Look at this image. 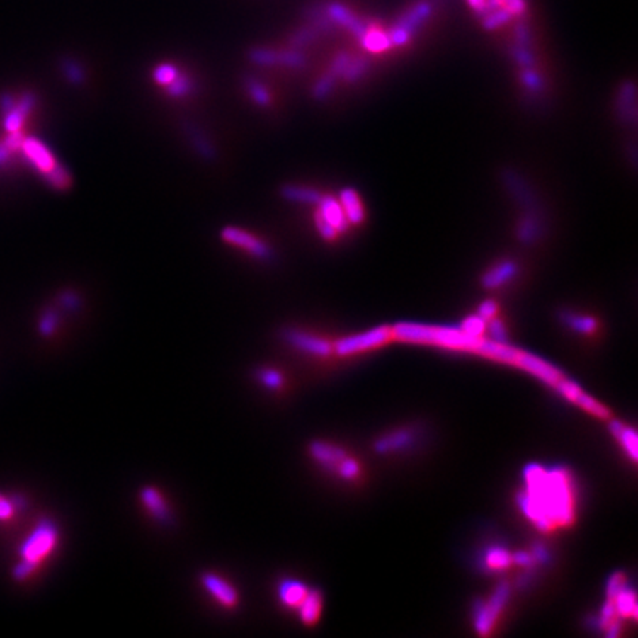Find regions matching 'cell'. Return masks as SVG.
Wrapping results in <instances>:
<instances>
[{
	"label": "cell",
	"instance_id": "d6986e66",
	"mask_svg": "<svg viewBox=\"0 0 638 638\" xmlns=\"http://www.w3.org/2000/svg\"><path fill=\"white\" fill-rule=\"evenodd\" d=\"M544 232L542 222L540 215H529L522 219L519 227V239L523 244H533L537 239L541 238Z\"/></svg>",
	"mask_w": 638,
	"mask_h": 638
},
{
	"label": "cell",
	"instance_id": "4fadbf2b",
	"mask_svg": "<svg viewBox=\"0 0 638 638\" xmlns=\"http://www.w3.org/2000/svg\"><path fill=\"white\" fill-rule=\"evenodd\" d=\"M223 238H225L228 243L243 247L244 250L250 251L251 254H254L257 257H269V254H270L269 249L262 243L261 239H257L241 229L227 228L225 231H223Z\"/></svg>",
	"mask_w": 638,
	"mask_h": 638
},
{
	"label": "cell",
	"instance_id": "83f0119b",
	"mask_svg": "<svg viewBox=\"0 0 638 638\" xmlns=\"http://www.w3.org/2000/svg\"><path fill=\"white\" fill-rule=\"evenodd\" d=\"M511 556L501 547H494L486 553V566L491 569H504L510 564Z\"/></svg>",
	"mask_w": 638,
	"mask_h": 638
},
{
	"label": "cell",
	"instance_id": "7bdbcfd3",
	"mask_svg": "<svg viewBox=\"0 0 638 638\" xmlns=\"http://www.w3.org/2000/svg\"><path fill=\"white\" fill-rule=\"evenodd\" d=\"M513 560L520 566H529L533 562V557H532V554H528V553H515L513 556Z\"/></svg>",
	"mask_w": 638,
	"mask_h": 638
},
{
	"label": "cell",
	"instance_id": "603a6c76",
	"mask_svg": "<svg viewBox=\"0 0 638 638\" xmlns=\"http://www.w3.org/2000/svg\"><path fill=\"white\" fill-rule=\"evenodd\" d=\"M612 600L615 603L616 613L627 616V617L637 616V601H635L634 591L627 590L624 587Z\"/></svg>",
	"mask_w": 638,
	"mask_h": 638
},
{
	"label": "cell",
	"instance_id": "52a82bcc",
	"mask_svg": "<svg viewBox=\"0 0 638 638\" xmlns=\"http://www.w3.org/2000/svg\"><path fill=\"white\" fill-rule=\"evenodd\" d=\"M284 338L292 348L314 356H329L333 352V344L330 341L303 331L288 330L285 331Z\"/></svg>",
	"mask_w": 638,
	"mask_h": 638
},
{
	"label": "cell",
	"instance_id": "ba28073f",
	"mask_svg": "<svg viewBox=\"0 0 638 638\" xmlns=\"http://www.w3.org/2000/svg\"><path fill=\"white\" fill-rule=\"evenodd\" d=\"M503 181L506 182L513 197L522 204V207L529 215H540V204L535 195H533L528 183L519 175L514 173L513 170H506Z\"/></svg>",
	"mask_w": 638,
	"mask_h": 638
},
{
	"label": "cell",
	"instance_id": "e0dca14e",
	"mask_svg": "<svg viewBox=\"0 0 638 638\" xmlns=\"http://www.w3.org/2000/svg\"><path fill=\"white\" fill-rule=\"evenodd\" d=\"M517 273V263L511 261H504L494 266L485 277H484V287L485 288H496L501 287L504 283L513 280Z\"/></svg>",
	"mask_w": 638,
	"mask_h": 638
},
{
	"label": "cell",
	"instance_id": "4dcf8cb0",
	"mask_svg": "<svg viewBox=\"0 0 638 638\" xmlns=\"http://www.w3.org/2000/svg\"><path fill=\"white\" fill-rule=\"evenodd\" d=\"M522 81L530 92L538 93L544 88L541 76L535 70H529V68H525V72L522 74Z\"/></svg>",
	"mask_w": 638,
	"mask_h": 638
},
{
	"label": "cell",
	"instance_id": "484cf974",
	"mask_svg": "<svg viewBox=\"0 0 638 638\" xmlns=\"http://www.w3.org/2000/svg\"><path fill=\"white\" fill-rule=\"evenodd\" d=\"M362 43L364 46L371 50V52H382L387 47H390L392 42H390V36L387 34L378 31V30H367L364 34H362Z\"/></svg>",
	"mask_w": 638,
	"mask_h": 638
},
{
	"label": "cell",
	"instance_id": "30bf717a",
	"mask_svg": "<svg viewBox=\"0 0 638 638\" xmlns=\"http://www.w3.org/2000/svg\"><path fill=\"white\" fill-rule=\"evenodd\" d=\"M141 503L147 513L160 523H167L171 519V511L164 495L154 486H144L139 494Z\"/></svg>",
	"mask_w": 638,
	"mask_h": 638
},
{
	"label": "cell",
	"instance_id": "7a4b0ae2",
	"mask_svg": "<svg viewBox=\"0 0 638 638\" xmlns=\"http://www.w3.org/2000/svg\"><path fill=\"white\" fill-rule=\"evenodd\" d=\"M59 542V529L49 520H42L24 540L20 548L21 562L13 569V578L24 581L55 551Z\"/></svg>",
	"mask_w": 638,
	"mask_h": 638
},
{
	"label": "cell",
	"instance_id": "44dd1931",
	"mask_svg": "<svg viewBox=\"0 0 638 638\" xmlns=\"http://www.w3.org/2000/svg\"><path fill=\"white\" fill-rule=\"evenodd\" d=\"M560 319L567 325L571 326L572 330L578 331V333H583V334H590L593 331H596L597 329V321L591 317H585V315H578L574 312H562L560 314Z\"/></svg>",
	"mask_w": 638,
	"mask_h": 638
},
{
	"label": "cell",
	"instance_id": "8d00e7d4",
	"mask_svg": "<svg viewBox=\"0 0 638 638\" xmlns=\"http://www.w3.org/2000/svg\"><path fill=\"white\" fill-rule=\"evenodd\" d=\"M615 615H616L615 603H613V600L608 598L606 605L603 606V609H601V615H600V622H598V625H600L601 628H606L609 624L613 622Z\"/></svg>",
	"mask_w": 638,
	"mask_h": 638
},
{
	"label": "cell",
	"instance_id": "6da1fadb",
	"mask_svg": "<svg viewBox=\"0 0 638 638\" xmlns=\"http://www.w3.org/2000/svg\"><path fill=\"white\" fill-rule=\"evenodd\" d=\"M526 492L519 495L523 514L541 530L563 526L574 520L571 479L564 470H545L530 464L525 470Z\"/></svg>",
	"mask_w": 638,
	"mask_h": 638
},
{
	"label": "cell",
	"instance_id": "f546056e",
	"mask_svg": "<svg viewBox=\"0 0 638 638\" xmlns=\"http://www.w3.org/2000/svg\"><path fill=\"white\" fill-rule=\"evenodd\" d=\"M359 470L360 469H359L358 461L353 458H349V457L343 458V461L337 465V469H336L338 476L346 480H353L359 474Z\"/></svg>",
	"mask_w": 638,
	"mask_h": 638
},
{
	"label": "cell",
	"instance_id": "7402d4cb",
	"mask_svg": "<svg viewBox=\"0 0 638 638\" xmlns=\"http://www.w3.org/2000/svg\"><path fill=\"white\" fill-rule=\"evenodd\" d=\"M610 430L612 433L622 442L624 448L627 450V452L631 455V458L635 461L637 460V435L632 428L622 426L619 421H613L610 424Z\"/></svg>",
	"mask_w": 638,
	"mask_h": 638
},
{
	"label": "cell",
	"instance_id": "f6af8a7d",
	"mask_svg": "<svg viewBox=\"0 0 638 638\" xmlns=\"http://www.w3.org/2000/svg\"><path fill=\"white\" fill-rule=\"evenodd\" d=\"M488 0H469V4L472 5V8L477 12V13H484L488 11Z\"/></svg>",
	"mask_w": 638,
	"mask_h": 638
},
{
	"label": "cell",
	"instance_id": "5bb4252c",
	"mask_svg": "<svg viewBox=\"0 0 638 638\" xmlns=\"http://www.w3.org/2000/svg\"><path fill=\"white\" fill-rule=\"evenodd\" d=\"M299 610V617L302 622L307 627L315 625L319 617H321V610H322V596L318 590H310L307 596L304 597V600L300 603V606L297 608Z\"/></svg>",
	"mask_w": 638,
	"mask_h": 638
},
{
	"label": "cell",
	"instance_id": "b9f144b4",
	"mask_svg": "<svg viewBox=\"0 0 638 638\" xmlns=\"http://www.w3.org/2000/svg\"><path fill=\"white\" fill-rule=\"evenodd\" d=\"M532 557L538 560V562H547L548 560V551L545 549L544 545H535L532 551Z\"/></svg>",
	"mask_w": 638,
	"mask_h": 638
},
{
	"label": "cell",
	"instance_id": "e575fe53",
	"mask_svg": "<svg viewBox=\"0 0 638 638\" xmlns=\"http://www.w3.org/2000/svg\"><path fill=\"white\" fill-rule=\"evenodd\" d=\"M15 504L12 499L0 494V522H9L15 515Z\"/></svg>",
	"mask_w": 638,
	"mask_h": 638
},
{
	"label": "cell",
	"instance_id": "d6a6232c",
	"mask_svg": "<svg viewBox=\"0 0 638 638\" xmlns=\"http://www.w3.org/2000/svg\"><path fill=\"white\" fill-rule=\"evenodd\" d=\"M367 68H368V64L364 59H359V61H356L352 65L349 62L348 68H346V70H344V77H346V80H349V81H356L358 79H360L362 76L365 74Z\"/></svg>",
	"mask_w": 638,
	"mask_h": 638
},
{
	"label": "cell",
	"instance_id": "277c9868",
	"mask_svg": "<svg viewBox=\"0 0 638 638\" xmlns=\"http://www.w3.org/2000/svg\"><path fill=\"white\" fill-rule=\"evenodd\" d=\"M508 594V583L501 582L486 603L479 601L474 606V628L480 635H488L492 631L496 617L506 606Z\"/></svg>",
	"mask_w": 638,
	"mask_h": 638
},
{
	"label": "cell",
	"instance_id": "7c38bea8",
	"mask_svg": "<svg viewBox=\"0 0 638 638\" xmlns=\"http://www.w3.org/2000/svg\"><path fill=\"white\" fill-rule=\"evenodd\" d=\"M277 591H278L280 601L285 608L297 609L300 606V603L307 596L309 587L304 582H302L299 579L285 578V579H281V582L278 583Z\"/></svg>",
	"mask_w": 638,
	"mask_h": 638
},
{
	"label": "cell",
	"instance_id": "ab89813d",
	"mask_svg": "<svg viewBox=\"0 0 638 638\" xmlns=\"http://www.w3.org/2000/svg\"><path fill=\"white\" fill-rule=\"evenodd\" d=\"M496 310H498V304L492 300H486L480 304L479 315L484 319H491L496 315Z\"/></svg>",
	"mask_w": 638,
	"mask_h": 638
},
{
	"label": "cell",
	"instance_id": "9c48e42d",
	"mask_svg": "<svg viewBox=\"0 0 638 638\" xmlns=\"http://www.w3.org/2000/svg\"><path fill=\"white\" fill-rule=\"evenodd\" d=\"M34 106H36V96L33 93H25L18 102H15L4 114V129L6 133L21 132L24 122L33 111Z\"/></svg>",
	"mask_w": 638,
	"mask_h": 638
},
{
	"label": "cell",
	"instance_id": "60d3db41",
	"mask_svg": "<svg viewBox=\"0 0 638 638\" xmlns=\"http://www.w3.org/2000/svg\"><path fill=\"white\" fill-rule=\"evenodd\" d=\"M155 77H157V80L161 83H170L175 79V72L171 70L170 67H163L157 73H155Z\"/></svg>",
	"mask_w": 638,
	"mask_h": 638
},
{
	"label": "cell",
	"instance_id": "74e56055",
	"mask_svg": "<svg viewBox=\"0 0 638 638\" xmlns=\"http://www.w3.org/2000/svg\"><path fill=\"white\" fill-rule=\"evenodd\" d=\"M315 222H317V227H318L319 234H321L325 239H334V238L337 237V231H336V229L330 225V223L326 222L319 213H317Z\"/></svg>",
	"mask_w": 638,
	"mask_h": 638
},
{
	"label": "cell",
	"instance_id": "ee69618b",
	"mask_svg": "<svg viewBox=\"0 0 638 638\" xmlns=\"http://www.w3.org/2000/svg\"><path fill=\"white\" fill-rule=\"evenodd\" d=\"M13 103H15V101H13V98L9 93L0 95V108H2L4 114L13 106Z\"/></svg>",
	"mask_w": 638,
	"mask_h": 638
},
{
	"label": "cell",
	"instance_id": "f35d334b",
	"mask_svg": "<svg viewBox=\"0 0 638 638\" xmlns=\"http://www.w3.org/2000/svg\"><path fill=\"white\" fill-rule=\"evenodd\" d=\"M624 588V576L620 575V574H615L610 579H609V582H608V585H606V594H608V598H613L620 590Z\"/></svg>",
	"mask_w": 638,
	"mask_h": 638
},
{
	"label": "cell",
	"instance_id": "8992f818",
	"mask_svg": "<svg viewBox=\"0 0 638 638\" xmlns=\"http://www.w3.org/2000/svg\"><path fill=\"white\" fill-rule=\"evenodd\" d=\"M20 151H23L25 159L36 167L42 175H45V178L50 173V171H54L58 167L55 157L52 155L49 148L42 141L36 139V137H24Z\"/></svg>",
	"mask_w": 638,
	"mask_h": 638
},
{
	"label": "cell",
	"instance_id": "5b68a950",
	"mask_svg": "<svg viewBox=\"0 0 638 638\" xmlns=\"http://www.w3.org/2000/svg\"><path fill=\"white\" fill-rule=\"evenodd\" d=\"M201 585L205 593L210 594L217 605L225 609H234L238 606L239 596L234 585L225 578L213 572H205L201 575Z\"/></svg>",
	"mask_w": 638,
	"mask_h": 638
},
{
	"label": "cell",
	"instance_id": "9a60e30c",
	"mask_svg": "<svg viewBox=\"0 0 638 638\" xmlns=\"http://www.w3.org/2000/svg\"><path fill=\"white\" fill-rule=\"evenodd\" d=\"M635 84L628 81L619 89L617 113L625 123H634L637 117V95Z\"/></svg>",
	"mask_w": 638,
	"mask_h": 638
},
{
	"label": "cell",
	"instance_id": "ac0fdd59",
	"mask_svg": "<svg viewBox=\"0 0 638 638\" xmlns=\"http://www.w3.org/2000/svg\"><path fill=\"white\" fill-rule=\"evenodd\" d=\"M340 200H341L340 201L341 209L348 220L355 223V225H358V223L364 220V217H365L364 207H362V203L353 189H343Z\"/></svg>",
	"mask_w": 638,
	"mask_h": 638
},
{
	"label": "cell",
	"instance_id": "f1b7e54d",
	"mask_svg": "<svg viewBox=\"0 0 638 638\" xmlns=\"http://www.w3.org/2000/svg\"><path fill=\"white\" fill-rule=\"evenodd\" d=\"M460 329L465 334H469V336L482 337V334H484L485 330H486V319H484L480 315L470 317L467 319H464V322L461 324Z\"/></svg>",
	"mask_w": 638,
	"mask_h": 638
},
{
	"label": "cell",
	"instance_id": "836d02e7",
	"mask_svg": "<svg viewBox=\"0 0 638 638\" xmlns=\"http://www.w3.org/2000/svg\"><path fill=\"white\" fill-rule=\"evenodd\" d=\"M489 334L492 337L494 341L498 343H507V331L506 326L503 324V321H499L498 318H491V324H489Z\"/></svg>",
	"mask_w": 638,
	"mask_h": 638
},
{
	"label": "cell",
	"instance_id": "2e32d148",
	"mask_svg": "<svg viewBox=\"0 0 638 638\" xmlns=\"http://www.w3.org/2000/svg\"><path fill=\"white\" fill-rule=\"evenodd\" d=\"M319 205V215L330 223V225L338 232L346 228V216H344V212L341 209V204L338 201H336L334 198L330 197H324L321 198V201L318 203Z\"/></svg>",
	"mask_w": 638,
	"mask_h": 638
},
{
	"label": "cell",
	"instance_id": "1f68e13d",
	"mask_svg": "<svg viewBox=\"0 0 638 638\" xmlns=\"http://www.w3.org/2000/svg\"><path fill=\"white\" fill-rule=\"evenodd\" d=\"M489 2L499 8V11H504L510 15L513 13H522L525 9L523 0H489Z\"/></svg>",
	"mask_w": 638,
	"mask_h": 638
},
{
	"label": "cell",
	"instance_id": "d590c367",
	"mask_svg": "<svg viewBox=\"0 0 638 638\" xmlns=\"http://www.w3.org/2000/svg\"><path fill=\"white\" fill-rule=\"evenodd\" d=\"M57 324H58L57 315H55L54 312H46V314L42 317L40 322H39L40 334H43V336H50L52 333L55 331Z\"/></svg>",
	"mask_w": 638,
	"mask_h": 638
},
{
	"label": "cell",
	"instance_id": "4316f807",
	"mask_svg": "<svg viewBox=\"0 0 638 638\" xmlns=\"http://www.w3.org/2000/svg\"><path fill=\"white\" fill-rule=\"evenodd\" d=\"M285 197L290 200L295 201H302V203H314L318 204L322 198V195L315 191V189L310 188H300V186H292V188H285L284 191Z\"/></svg>",
	"mask_w": 638,
	"mask_h": 638
},
{
	"label": "cell",
	"instance_id": "3957f363",
	"mask_svg": "<svg viewBox=\"0 0 638 638\" xmlns=\"http://www.w3.org/2000/svg\"><path fill=\"white\" fill-rule=\"evenodd\" d=\"M392 338L393 333L390 326H377V329H372L370 331L338 340L336 346H333V351L340 356L356 355L364 351L383 346V344H386Z\"/></svg>",
	"mask_w": 638,
	"mask_h": 638
},
{
	"label": "cell",
	"instance_id": "ffe728a7",
	"mask_svg": "<svg viewBox=\"0 0 638 638\" xmlns=\"http://www.w3.org/2000/svg\"><path fill=\"white\" fill-rule=\"evenodd\" d=\"M412 440V435L406 430H398V432H393L384 438H382L375 443V450L377 452H392V451H398L402 450V448L408 446Z\"/></svg>",
	"mask_w": 638,
	"mask_h": 638
},
{
	"label": "cell",
	"instance_id": "cb8c5ba5",
	"mask_svg": "<svg viewBox=\"0 0 638 638\" xmlns=\"http://www.w3.org/2000/svg\"><path fill=\"white\" fill-rule=\"evenodd\" d=\"M254 378L261 383L263 387L269 389V390H280L284 386V375L275 368H268V367H262L257 368L254 372Z\"/></svg>",
	"mask_w": 638,
	"mask_h": 638
},
{
	"label": "cell",
	"instance_id": "8fae6325",
	"mask_svg": "<svg viewBox=\"0 0 638 638\" xmlns=\"http://www.w3.org/2000/svg\"><path fill=\"white\" fill-rule=\"evenodd\" d=\"M310 457H312L317 462H319L324 469L326 470H336L337 465L346 458V452H344L340 446H336L329 442L317 440L312 442L309 446Z\"/></svg>",
	"mask_w": 638,
	"mask_h": 638
},
{
	"label": "cell",
	"instance_id": "d4e9b609",
	"mask_svg": "<svg viewBox=\"0 0 638 638\" xmlns=\"http://www.w3.org/2000/svg\"><path fill=\"white\" fill-rule=\"evenodd\" d=\"M24 141V136L21 132H15V133H8V136L5 139L0 142V166H5L12 155L21 149Z\"/></svg>",
	"mask_w": 638,
	"mask_h": 638
}]
</instances>
